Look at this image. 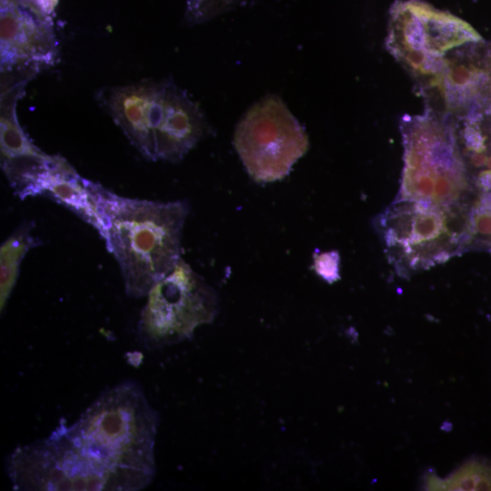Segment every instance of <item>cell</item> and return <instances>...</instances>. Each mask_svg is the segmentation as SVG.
<instances>
[{"label": "cell", "mask_w": 491, "mask_h": 491, "mask_svg": "<svg viewBox=\"0 0 491 491\" xmlns=\"http://www.w3.org/2000/svg\"><path fill=\"white\" fill-rule=\"evenodd\" d=\"M158 415L134 381L102 393L71 426L67 437L85 456L116 476L125 490L145 487L155 472Z\"/></svg>", "instance_id": "1"}, {"label": "cell", "mask_w": 491, "mask_h": 491, "mask_svg": "<svg viewBox=\"0 0 491 491\" xmlns=\"http://www.w3.org/2000/svg\"><path fill=\"white\" fill-rule=\"evenodd\" d=\"M102 212L105 245L119 264L126 294L147 296L181 258L187 203L126 198L104 187Z\"/></svg>", "instance_id": "2"}, {"label": "cell", "mask_w": 491, "mask_h": 491, "mask_svg": "<svg viewBox=\"0 0 491 491\" xmlns=\"http://www.w3.org/2000/svg\"><path fill=\"white\" fill-rule=\"evenodd\" d=\"M104 101L114 121L148 160L178 162L210 130L199 106L170 80L113 87Z\"/></svg>", "instance_id": "3"}, {"label": "cell", "mask_w": 491, "mask_h": 491, "mask_svg": "<svg viewBox=\"0 0 491 491\" xmlns=\"http://www.w3.org/2000/svg\"><path fill=\"white\" fill-rule=\"evenodd\" d=\"M404 166L397 199L468 209L469 179L457 143L453 116L426 106L400 121Z\"/></svg>", "instance_id": "4"}, {"label": "cell", "mask_w": 491, "mask_h": 491, "mask_svg": "<svg viewBox=\"0 0 491 491\" xmlns=\"http://www.w3.org/2000/svg\"><path fill=\"white\" fill-rule=\"evenodd\" d=\"M468 211L396 199L377 221L389 261L408 276L449 259L465 244Z\"/></svg>", "instance_id": "5"}, {"label": "cell", "mask_w": 491, "mask_h": 491, "mask_svg": "<svg viewBox=\"0 0 491 491\" xmlns=\"http://www.w3.org/2000/svg\"><path fill=\"white\" fill-rule=\"evenodd\" d=\"M481 42L468 23L424 1H397L392 6L386 46L420 93L438 77L453 51Z\"/></svg>", "instance_id": "6"}, {"label": "cell", "mask_w": 491, "mask_h": 491, "mask_svg": "<svg viewBox=\"0 0 491 491\" xmlns=\"http://www.w3.org/2000/svg\"><path fill=\"white\" fill-rule=\"evenodd\" d=\"M234 145L258 183L283 179L308 150V136L284 101L267 95L254 104L235 131Z\"/></svg>", "instance_id": "7"}, {"label": "cell", "mask_w": 491, "mask_h": 491, "mask_svg": "<svg viewBox=\"0 0 491 491\" xmlns=\"http://www.w3.org/2000/svg\"><path fill=\"white\" fill-rule=\"evenodd\" d=\"M218 311L216 292L180 258L148 292L138 323L141 342L161 347L190 337Z\"/></svg>", "instance_id": "8"}, {"label": "cell", "mask_w": 491, "mask_h": 491, "mask_svg": "<svg viewBox=\"0 0 491 491\" xmlns=\"http://www.w3.org/2000/svg\"><path fill=\"white\" fill-rule=\"evenodd\" d=\"M6 469L15 490H125L116 476L73 444L63 424L49 437L17 446Z\"/></svg>", "instance_id": "9"}, {"label": "cell", "mask_w": 491, "mask_h": 491, "mask_svg": "<svg viewBox=\"0 0 491 491\" xmlns=\"http://www.w3.org/2000/svg\"><path fill=\"white\" fill-rule=\"evenodd\" d=\"M58 46L51 24L41 11L4 1L1 13V71L53 65Z\"/></svg>", "instance_id": "10"}, {"label": "cell", "mask_w": 491, "mask_h": 491, "mask_svg": "<svg viewBox=\"0 0 491 491\" xmlns=\"http://www.w3.org/2000/svg\"><path fill=\"white\" fill-rule=\"evenodd\" d=\"M34 224L25 222L0 247V306L4 310L19 275L25 254L39 244L32 234Z\"/></svg>", "instance_id": "11"}, {"label": "cell", "mask_w": 491, "mask_h": 491, "mask_svg": "<svg viewBox=\"0 0 491 491\" xmlns=\"http://www.w3.org/2000/svg\"><path fill=\"white\" fill-rule=\"evenodd\" d=\"M462 489L491 490V466L482 462H472L463 472Z\"/></svg>", "instance_id": "12"}, {"label": "cell", "mask_w": 491, "mask_h": 491, "mask_svg": "<svg viewBox=\"0 0 491 491\" xmlns=\"http://www.w3.org/2000/svg\"><path fill=\"white\" fill-rule=\"evenodd\" d=\"M314 268L316 273L329 283L339 278V256L336 252L315 255Z\"/></svg>", "instance_id": "13"}, {"label": "cell", "mask_w": 491, "mask_h": 491, "mask_svg": "<svg viewBox=\"0 0 491 491\" xmlns=\"http://www.w3.org/2000/svg\"><path fill=\"white\" fill-rule=\"evenodd\" d=\"M487 111H490V112H491V107H490Z\"/></svg>", "instance_id": "14"}]
</instances>
